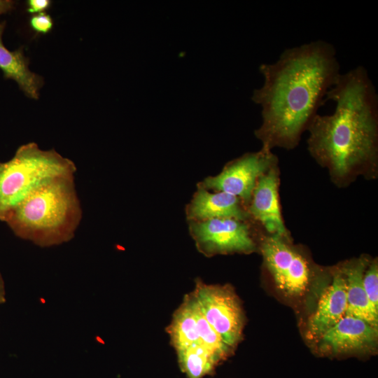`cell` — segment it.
I'll use <instances>...</instances> for the list:
<instances>
[{
  "label": "cell",
  "instance_id": "cell-6",
  "mask_svg": "<svg viewBox=\"0 0 378 378\" xmlns=\"http://www.w3.org/2000/svg\"><path fill=\"white\" fill-rule=\"evenodd\" d=\"M192 294L209 323L228 346H234L241 340L244 318L234 292L227 286L198 281Z\"/></svg>",
  "mask_w": 378,
  "mask_h": 378
},
{
  "label": "cell",
  "instance_id": "cell-8",
  "mask_svg": "<svg viewBox=\"0 0 378 378\" xmlns=\"http://www.w3.org/2000/svg\"><path fill=\"white\" fill-rule=\"evenodd\" d=\"M246 222L230 218L193 221L190 231L198 249L206 255L248 253L255 250L256 245Z\"/></svg>",
  "mask_w": 378,
  "mask_h": 378
},
{
  "label": "cell",
  "instance_id": "cell-18",
  "mask_svg": "<svg viewBox=\"0 0 378 378\" xmlns=\"http://www.w3.org/2000/svg\"><path fill=\"white\" fill-rule=\"evenodd\" d=\"M363 284L374 311L378 314V265L377 260L368 263L363 274Z\"/></svg>",
  "mask_w": 378,
  "mask_h": 378
},
{
  "label": "cell",
  "instance_id": "cell-1",
  "mask_svg": "<svg viewBox=\"0 0 378 378\" xmlns=\"http://www.w3.org/2000/svg\"><path fill=\"white\" fill-rule=\"evenodd\" d=\"M340 69L335 47L322 40L286 49L275 62L260 66L264 82L251 99L261 107L262 123L255 134L262 148L298 145Z\"/></svg>",
  "mask_w": 378,
  "mask_h": 378
},
{
  "label": "cell",
  "instance_id": "cell-4",
  "mask_svg": "<svg viewBox=\"0 0 378 378\" xmlns=\"http://www.w3.org/2000/svg\"><path fill=\"white\" fill-rule=\"evenodd\" d=\"M74 162L55 149L42 150L29 142L7 162H0V220L33 190L57 176L75 174Z\"/></svg>",
  "mask_w": 378,
  "mask_h": 378
},
{
  "label": "cell",
  "instance_id": "cell-19",
  "mask_svg": "<svg viewBox=\"0 0 378 378\" xmlns=\"http://www.w3.org/2000/svg\"><path fill=\"white\" fill-rule=\"evenodd\" d=\"M30 25L34 31L46 34L52 29L53 22L49 15L44 13H39L31 18Z\"/></svg>",
  "mask_w": 378,
  "mask_h": 378
},
{
  "label": "cell",
  "instance_id": "cell-21",
  "mask_svg": "<svg viewBox=\"0 0 378 378\" xmlns=\"http://www.w3.org/2000/svg\"><path fill=\"white\" fill-rule=\"evenodd\" d=\"M14 1L10 0H0V15L6 13L13 8Z\"/></svg>",
  "mask_w": 378,
  "mask_h": 378
},
{
  "label": "cell",
  "instance_id": "cell-20",
  "mask_svg": "<svg viewBox=\"0 0 378 378\" xmlns=\"http://www.w3.org/2000/svg\"><path fill=\"white\" fill-rule=\"evenodd\" d=\"M49 0H29L28 1V11L31 13L43 11L49 7Z\"/></svg>",
  "mask_w": 378,
  "mask_h": 378
},
{
  "label": "cell",
  "instance_id": "cell-3",
  "mask_svg": "<svg viewBox=\"0 0 378 378\" xmlns=\"http://www.w3.org/2000/svg\"><path fill=\"white\" fill-rule=\"evenodd\" d=\"M74 174L57 176L39 186L4 222L18 237L41 247L71 240L83 217Z\"/></svg>",
  "mask_w": 378,
  "mask_h": 378
},
{
  "label": "cell",
  "instance_id": "cell-16",
  "mask_svg": "<svg viewBox=\"0 0 378 378\" xmlns=\"http://www.w3.org/2000/svg\"><path fill=\"white\" fill-rule=\"evenodd\" d=\"M181 371L187 378H203L212 374L220 361L202 344L176 351Z\"/></svg>",
  "mask_w": 378,
  "mask_h": 378
},
{
  "label": "cell",
  "instance_id": "cell-13",
  "mask_svg": "<svg viewBox=\"0 0 378 378\" xmlns=\"http://www.w3.org/2000/svg\"><path fill=\"white\" fill-rule=\"evenodd\" d=\"M369 262L364 257L348 262L339 268L346 284L347 308L345 316L359 318L377 328L378 314L374 311L363 284V274Z\"/></svg>",
  "mask_w": 378,
  "mask_h": 378
},
{
  "label": "cell",
  "instance_id": "cell-12",
  "mask_svg": "<svg viewBox=\"0 0 378 378\" xmlns=\"http://www.w3.org/2000/svg\"><path fill=\"white\" fill-rule=\"evenodd\" d=\"M346 308V284L338 268L333 272L331 284L322 294L315 312L309 319L310 334L320 337L345 316Z\"/></svg>",
  "mask_w": 378,
  "mask_h": 378
},
{
  "label": "cell",
  "instance_id": "cell-9",
  "mask_svg": "<svg viewBox=\"0 0 378 378\" xmlns=\"http://www.w3.org/2000/svg\"><path fill=\"white\" fill-rule=\"evenodd\" d=\"M279 174L277 163L259 177L247 211L250 217L259 222L267 234L290 237L281 212L279 199Z\"/></svg>",
  "mask_w": 378,
  "mask_h": 378
},
{
  "label": "cell",
  "instance_id": "cell-7",
  "mask_svg": "<svg viewBox=\"0 0 378 378\" xmlns=\"http://www.w3.org/2000/svg\"><path fill=\"white\" fill-rule=\"evenodd\" d=\"M277 163L278 158L272 151L262 148L232 161L219 174L205 178L199 188L223 192L249 204L259 177Z\"/></svg>",
  "mask_w": 378,
  "mask_h": 378
},
{
  "label": "cell",
  "instance_id": "cell-10",
  "mask_svg": "<svg viewBox=\"0 0 378 378\" xmlns=\"http://www.w3.org/2000/svg\"><path fill=\"white\" fill-rule=\"evenodd\" d=\"M377 335V328L359 318L344 316L319 339L323 348L344 354L370 349L374 346Z\"/></svg>",
  "mask_w": 378,
  "mask_h": 378
},
{
  "label": "cell",
  "instance_id": "cell-22",
  "mask_svg": "<svg viewBox=\"0 0 378 378\" xmlns=\"http://www.w3.org/2000/svg\"><path fill=\"white\" fill-rule=\"evenodd\" d=\"M0 281H1V279H0ZM0 287H1V284H0ZM0 297H1V295H0Z\"/></svg>",
  "mask_w": 378,
  "mask_h": 378
},
{
  "label": "cell",
  "instance_id": "cell-2",
  "mask_svg": "<svg viewBox=\"0 0 378 378\" xmlns=\"http://www.w3.org/2000/svg\"><path fill=\"white\" fill-rule=\"evenodd\" d=\"M326 100L332 114H317L307 131V148L332 181L348 186L358 176L374 178L378 168V95L367 69L357 66L340 74Z\"/></svg>",
  "mask_w": 378,
  "mask_h": 378
},
{
  "label": "cell",
  "instance_id": "cell-11",
  "mask_svg": "<svg viewBox=\"0 0 378 378\" xmlns=\"http://www.w3.org/2000/svg\"><path fill=\"white\" fill-rule=\"evenodd\" d=\"M242 204L236 196L199 188L187 206L186 215L192 222L223 218L246 220L250 215Z\"/></svg>",
  "mask_w": 378,
  "mask_h": 378
},
{
  "label": "cell",
  "instance_id": "cell-17",
  "mask_svg": "<svg viewBox=\"0 0 378 378\" xmlns=\"http://www.w3.org/2000/svg\"><path fill=\"white\" fill-rule=\"evenodd\" d=\"M197 321L201 344L211 352L220 362L227 357L231 351L228 346L205 318L200 307L193 294L188 295Z\"/></svg>",
  "mask_w": 378,
  "mask_h": 378
},
{
  "label": "cell",
  "instance_id": "cell-15",
  "mask_svg": "<svg viewBox=\"0 0 378 378\" xmlns=\"http://www.w3.org/2000/svg\"><path fill=\"white\" fill-rule=\"evenodd\" d=\"M171 341L176 350L200 343L197 321L188 295L174 313L168 328Z\"/></svg>",
  "mask_w": 378,
  "mask_h": 378
},
{
  "label": "cell",
  "instance_id": "cell-14",
  "mask_svg": "<svg viewBox=\"0 0 378 378\" xmlns=\"http://www.w3.org/2000/svg\"><path fill=\"white\" fill-rule=\"evenodd\" d=\"M4 24H0V69L8 78L14 80L30 98L38 99L43 78L29 70L22 49L8 50L2 42Z\"/></svg>",
  "mask_w": 378,
  "mask_h": 378
},
{
  "label": "cell",
  "instance_id": "cell-5",
  "mask_svg": "<svg viewBox=\"0 0 378 378\" xmlns=\"http://www.w3.org/2000/svg\"><path fill=\"white\" fill-rule=\"evenodd\" d=\"M264 264L276 287L285 294L300 296L312 277L309 260L290 243V237L267 234L260 243Z\"/></svg>",
  "mask_w": 378,
  "mask_h": 378
}]
</instances>
